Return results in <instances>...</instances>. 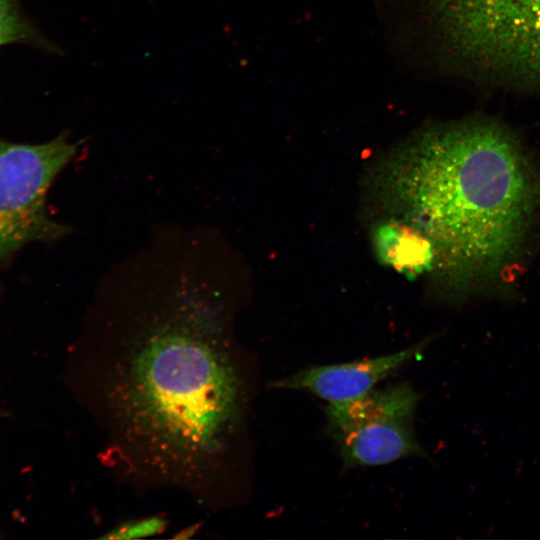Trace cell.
Here are the masks:
<instances>
[{
    "label": "cell",
    "instance_id": "7a4b0ae2",
    "mask_svg": "<svg viewBox=\"0 0 540 540\" xmlns=\"http://www.w3.org/2000/svg\"><path fill=\"white\" fill-rule=\"evenodd\" d=\"M437 49L469 79L540 97V0H456Z\"/></svg>",
    "mask_w": 540,
    "mask_h": 540
},
{
    "label": "cell",
    "instance_id": "277c9868",
    "mask_svg": "<svg viewBox=\"0 0 540 540\" xmlns=\"http://www.w3.org/2000/svg\"><path fill=\"white\" fill-rule=\"evenodd\" d=\"M420 400L408 382L372 390L351 401L328 404L327 429L347 468L379 466L428 455L413 421Z\"/></svg>",
    "mask_w": 540,
    "mask_h": 540
},
{
    "label": "cell",
    "instance_id": "52a82bcc",
    "mask_svg": "<svg viewBox=\"0 0 540 540\" xmlns=\"http://www.w3.org/2000/svg\"><path fill=\"white\" fill-rule=\"evenodd\" d=\"M8 44H28L49 53H61L25 16L19 0H0V47Z\"/></svg>",
    "mask_w": 540,
    "mask_h": 540
},
{
    "label": "cell",
    "instance_id": "8992f818",
    "mask_svg": "<svg viewBox=\"0 0 540 540\" xmlns=\"http://www.w3.org/2000/svg\"><path fill=\"white\" fill-rule=\"evenodd\" d=\"M374 236L380 258L398 271L415 276L432 270V247L429 241L411 226L391 219L379 225Z\"/></svg>",
    "mask_w": 540,
    "mask_h": 540
},
{
    "label": "cell",
    "instance_id": "6da1fadb",
    "mask_svg": "<svg viewBox=\"0 0 540 540\" xmlns=\"http://www.w3.org/2000/svg\"><path fill=\"white\" fill-rule=\"evenodd\" d=\"M374 182L394 220L429 241L431 271L460 291L501 280L540 214V166L512 131L482 116L416 132Z\"/></svg>",
    "mask_w": 540,
    "mask_h": 540
},
{
    "label": "cell",
    "instance_id": "ba28073f",
    "mask_svg": "<svg viewBox=\"0 0 540 540\" xmlns=\"http://www.w3.org/2000/svg\"><path fill=\"white\" fill-rule=\"evenodd\" d=\"M165 522L162 518L151 517L125 524L104 536L110 539H133L154 535L163 530Z\"/></svg>",
    "mask_w": 540,
    "mask_h": 540
},
{
    "label": "cell",
    "instance_id": "3957f363",
    "mask_svg": "<svg viewBox=\"0 0 540 540\" xmlns=\"http://www.w3.org/2000/svg\"><path fill=\"white\" fill-rule=\"evenodd\" d=\"M77 150L67 133L35 145L0 140V256L68 232L48 216L46 196Z\"/></svg>",
    "mask_w": 540,
    "mask_h": 540
},
{
    "label": "cell",
    "instance_id": "5b68a950",
    "mask_svg": "<svg viewBox=\"0 0 540 540\" xmlns=\"http://www.w3.org/2000/svg\"><path fill=\"white\" fill-rule=\"evenodd\" d=\"M430 341L427 338L400 351L369 359L307 367L278 380L274 386L306 391L328 404L351 401L369 393L379 382L421 355Z\"/></svg>",
    "mask_w": 540,
    "mask_h": 540
}]
</instances>
